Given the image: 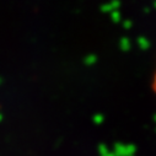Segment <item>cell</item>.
Returning <instances> with one entry per match:
<instances>
[{
  "mask_svg": "<svg viewBox=\"0 0 156 156\" xmlns=\"http://www.w3.org/2000/svg\"><path fill=\"white\" fill-rule=\"evenodd\" d=\"M152 90L156 95V69H155V73H154V77H152Z\"/></svg>",
  "mask_w": 156,
  "mask_h": 156,
  "instance_id": "1",
  "label": "cell"
}]
</instances>
